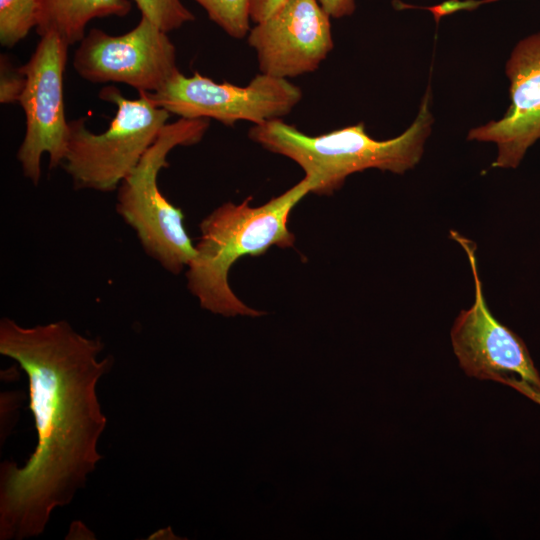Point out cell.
I'll return each instance as SVG.
<instances>
[{"label":"cell","instance_id":"1","mask_svg":"<svg viewBox=\"0 0 540 540\" xmlns=\"http://www.w3.org/2000/svg\"><path fill=\"white\" fill-rule=\"evenodd\" d=\"M103 347L65 320L24 327L1 319L0 353L27 375L37 445L25 465L1 464L0 540L41 535L100 461L107 419L96 388L112 366L110 357L99 358Z\"/></svg>","mask_w":540,"mask_h":540},{"label":"cell","instance_id":"2","mask_svg":"<svg viewBox=\"0 0 540 540\" xmlns=\"http://www.w3.org/2000/svg\"><path fill=\"white\" fill-rule=\"evenodd\" d=\"M304 177L296 185L267 203L252 207L251 197L240 204L227 202L200 223L201 236L186 272L187 287L200 306L225 317L265 314L248 307L231 290L228 273L243 256L263 255L270 247H292L295 236L288 219L295 205L312 192Z\"/></svg>","mask_w":540,"mask_h":540},{"label":"cell","instance_id":"3","mask_svg":"<svg viewBox=\"0 0 540 540\" xmlns=\"http://www.w3.org/2000/svg\"><path fill=\"white\" fill-rule=\"evenodd\" d=\"M430 97L428 87L413 123L388 140L370 137L364 123L308 136L281 119L253 126L249 137L264 149L296 162L312 182V193L330 195L356 172L376 168L403 174L414 168L423 155L434 121Z\"/></svg>","mask_w":540,"mask_h":540},{"label":"cell","instance_id":"4","mask_svg":"<svg viewBox=\"0 0 540 540\" xmlns=\"http://www.w3.org/2000/svg\"><path fill=\"white\" fill-rule=\"evenodd\" d=\"M208 127L209 119L166 123L117 188V213L135 231L145 253L172 274L189 265L195 246L184 227L182 210L161 193L158 175L169 166L167 156L175 147L196 144Z\"/></svg>","mask_w":540,"mask_h":540},{"label":"cell","instance_id":"5","mask_svg":"<svg viewBox=\"0 0 540 540\" xmlns=\"http://www.w3.org/2000/svg\"><path fill=\"white\" fill-rule=\"evenodd\" d=\"M99 98L116 106L107 130L91 132L85 117L68 122L67 149L62 167L76 189L117 190L137 166L166 125L170 113L145 94L128 99L115 86L100 90Z\"/></svg>","mask_w":540,"mask_h":540},{"label":"cell","instance_id":"6","mask_svg":"<svg viewBox=\"0 0 540 540\" xmlns=\"http://www.w3.org/2000/svg\"><path fill=\"white\" fill-rule=\"evenodd\" d=\"M145 94L155 105L186 119H215L226 126L245 120L261 125L288 115L302 91L287 79L260 73L246 86L179 72L159 91Z\"/></svg>","mask_w":540,"mask_h":540},{"label":"cell","instance_id":"7","mask_svg":"<svg viewBox=\"0 0 540 540\" xmlns=\"http://www.w3.org/2000/svg\"><path fill=\"white\" fill-rule=\"evenodd\" d=\"M68 47L55 33H47L20 67L26 81L18 102L25 113L26 129L17 160L34 185L41 177L43 154L49 157L50 169L61 166L66 154L69 121L64 110L63 76Z\"/></svg>","mask_w":540,"mask_h":540},{"label":"cell","instance_id":"8","mask_svg":"<svg viewBox=\"0 0 540 540\" xmlns=\"http://www.w3.org/2000/svg\"><path fill=\"white\" fill-rule=\"evenodd\" d=\"M78 44L73 68L91 83H123L139 94L154 93L180 72L167 32L143 15L124 34L92 28Z\"/></svg>","mask_w":540,"mask_h":540},{"label":"cell","instance_id":"9","mask_svg":"<svg viewBox=\"0 0 540 540\" xmlns=\"http://www.w3.org/2000/svg\"><path fill=\"white\" fill-rule=\"evenodd\" d=\"M449 235L465 251L474 281L473 304L459 313L451 329L453 350L461 368L468 376L481 380L505 384L518 379L540 393V374L525 343L488 308L475 243L455 230Z\"/></svg>","mask_w":540,"mask_h":540},{"label":"cell","instance_id":"10","mask_svg":"<svg viewBox=\"0 0 540 540\" xmlns=\"http://www.w3.org/2000/svg\"><path fill=\"white\" fill-rule=\"evenodd\" d=\"M260 72L287 79L312 72L334 44L330 16L317 0H286L248 33Z\"/></svg>","mask_w":540,"mask_h":540},{"label":"cell","instance_id":"11","mask_svg":"<svg viewBox=\"0 0 540 540\" xmlns=\"http://www.w3.org/2000/svg\"><path fill=\"white\" fill-rule=\"evenodd\" d=\"M505 72L510 81V107L499 120L472 128L467 140L496 144L498 153L492 166L516 168L540 139V33L516 44Z\"/></svg>","mask_w":540,"mask_h":540},{"label":"cell","instance_id":"12","mask_svg":"<svg viewBox=\"0 0 540 540\" xmlns=\"http://www.w3.org/2000/svg\"><path fill=\"white\" fill-rule=\"evenodd\" d=\"M129 0H39L38 24L41 36L55 33L67 45L79 43L90 21L109 16H126Z\"/></svg>","mask_w":540,"mask_h":540},{"label":"cell","instance_id":"13","mask_svg":"<svg viewBox=\"0 0 540 540\" xmlns=\"http://www.w3.org/2000/svg\"><path fill=\"white\" fill-rule=\"evenodd\" d=\"M39 0H0V43L11 48L36 28Z\"/></svg>","mask_w":540,"mask_h":540},{"label":"cell","instance_id":"14","mask_svg":"<svg viewBox=\"0 0 540 540\" xmlns=\"http://www.w3.org/2000/svg\"><path fill=\"white\" fill-rule=\"evenodd\" d=\"M202 6L211 21L229 36L241 39L250 31L251 0H194Z\"/></svg>","mask_w":540,"mask_h":540},{"label":"cell","instance_id":"15","mask_svg":"<svg viewBox=\"0 0 540 540\" xmlns=\"http://www.w3.org/2000/svg\"><path fill=\"white\" fill-rule=\"evenodd\" d=\"M141 15L165 32L182 27L194 20V15L180 0H134Z\"/></svg>","mask_w":540,"mask_h":540},{"label":"cell","instance_id":"16","mask_svg":"<svg viewBox=\"0 0 540 540\" xmlns=\"http://www.w3.org/2000/svg\"><path fill=\"white\" fill-rule=\"evenodd\" d=\"M0 67V102H18L25 86V75L20 67H13L6 56H1Z\"/></svg>","mask_w":540,"mask_h":540},{"label":"cell","instance_id":"17","mask_svg":"<svg viewBox=\"0 0 540 540\" xmlns=\"http://www.w3.org/2000/svg\"><path fill=\"white\" fill-rule=\"evenodd\" d=\"M493 1H497V0H480V1L479 0H464V1L447 0L445 2H442L438 5H434L431 7H420V6H412V5H407V4H404L402 7L429 10L433 14L435 22L438 24L441 18L444 16L450 15L460 10L471 11L482 4L493 2Z\"/></svg>","mask_w":540,"mask_h":540},{"label":"cell","instance_id":"18","mask_svg":"<svg viewBox=\"0 0 540 540\" xmlns=\"http://www.w3.org/2000/svg\"><path fill=\"white\" fill-rule=\"evenodd\" d=\"M286 0H251L250 18L259 23L270 17Z\"/></svg>","mask_w":540,"mask_h":540},{"label":"cell","instance_id":"19","mask_svg":"<svg viewBox=\"0 0 540 540\" xmlns=\"http://www.w3.org/2000/svg\"><path fill=\"white\" fill-rule=\"evenodd\" d=\"M317 2L333 18L349 16L356 8L355 0H317Z\"/></svg>","mask_w":540,"mask_h":540},{"label":"cell","instance_id":"20","mask_svg":"<svg viewBox=\"0 0 540 540\" xmlns=\"http://www.w3.org/2000/svg\"><path fill=\"white\" fill-rule=\"evenodd\" d=\"M505 385L511 386L515 390L519 391L520 393L540 405V393L533 389L526 382L518 379H511L507 381Z\"/></svg>","mask_w":540,"mask_h":540}]
</instances>
